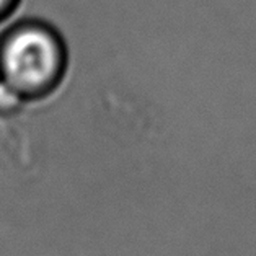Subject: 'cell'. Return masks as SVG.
Returning a JSON list of instances; mask_svg holds the SVG:
<instances>
[{"label":"cell","mask_w":256,"mask_h":256,"mask_svg":"<svg viewBox=\"0 0 256 256\" xmlns=\"http://www.w3.org/2000/svg\"><path fill=\"white\" fill-rule=\"evenodd\" d=\"M28 103L18 93L0 80V118H12L22 113Z\"/></svg>","instance_id":"cell-2"},{"label":"cell","mask_w":256,"mask_h":256,"mask_svg":"<svg viewBox=\"0 0 256 256\" xmlns=\"http://www.w3.org/2000/svg\"><path fill=\"white\" fill-rule=\"evenodd\" d=\"M68 66L67 41L51 22L26 16L0 33V80L28 104L56 95L66 82Z\"/></svg>","instance_id":"cell-1"},{"label":"cell","mask_w":256,"mask_h":256,"mask_svg":"<svg viewBox=\"0 0 256 256\" xmlns=\"http://www.w3.org/2000/svg\"><path fill=\"white\" fill-rule=\"evenodd\" d=\"M23 0H0V26H4L16 14Z\"/></svg>","instance_id":"cell-3"}]
</instances>
